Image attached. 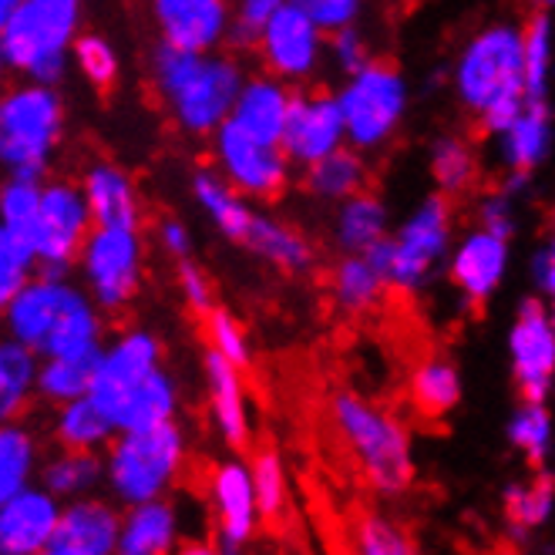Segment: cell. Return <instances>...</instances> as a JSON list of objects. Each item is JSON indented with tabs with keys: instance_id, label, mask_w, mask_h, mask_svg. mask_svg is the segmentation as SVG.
Wrapping results in <instances>:
<instances>
[{
	"instance_id": "obj_38",
	"label": "cell",
	"mask_w": 555,
	"mask_h": 555,
	"mask_svg": "<svg viewBox=\"0 0 555 555\" xmlns=\"http://www.w3.org/2000/svg\"><path fill=\"white\" fill-rule=\"evenodd\" d=\"M41 475V444L38 435L17 421H4L0 428V502L35 485Z\"/></svg>"
},
{
	"instance_id": "obj_26",
	"label": "cell",
	"mask_w": 555,
	"mask_h": 555,
	"mask_svg": "<svg viewBox=\"0 0 555 555\" xmlns=\"http://www.w3.org/2000/svg\"><path fill=\"white\" fill-rule=\"evenodd\" d=\"M243 249H249L256 259H263L270 270L286 273V276H307L317 267V246L310 243V236L297 230L293 222L263 209L256 212L249 233L243 240Z\"/></svg>"
},
{
	"instance_id": "obj_39",
	"label": "cell",
	"mask_w": 555,
	"mask_h": 555,
	"mask_svg": "<svg viewBox=\"0 0 555 555\" xmlns=\"http://www.w3.org/2000/svg\"><path fill=\"white\" fill-rule=\"evenodd\" d=\"M508 444L526 459V465L532 472L548 468V454H552V411L542 401H521L512 417H508V428H505Z\"/></svg>"
},
{
	"instance_id": "obj_18",
	"label": "cell",
	"mask_w": 555,
	"mask_h": 555,
	"mask_svg": "<svg viewBox=\"0 0 555 555\" xmlns=\"http://www.w3.org/2000/svg\"><path fill=\"white\" fill-rule=\"evenodd\" d=\"M81 293V283L72 276H51L38 273L30 283H24L11 300H4V331L8 337L27 344L30 350L44 353L48 340L54 337L57 323L72 310L75 297Z\"/></svg>"
},
{
	"instance_id": "obj_6",
	"label": "cell",
	"mask_w": 555,
	"mask_h": 555,
	"mask_svg": "<svg viewBox=\"0 0 555 555\" xmlns=\"http://www.w3.org/2000/svg\"><path fill=\"white\" fill-rule=\"evenodd\" d=\"M454 206L451 195L428 192L414 203V209L395 225L380 246H374L367 256L374 267L384 273L387 286L404 297L424 293L435 276L448 267V256L454 246Z\"/></svg>"
},
{
	"instance_id": "obj_53",
	"label": "cell",
	"mask_w": 555,
	"mask_h": 555,
	"mask_svg": "<svg viewBox=\"0 0 555 555\" xmlns=\"http://www.w3.org/2000/svg\"><path fill=\"white\" fill-rule=\"evenodd\" d=\"M529 276H532V286H535V297L555 317V222H552V230L545 233V240L539 243V249L532 253Z\"/></svg>"
},
{
	"instance_id": "obj_33",
	"label": "cell",
	"mask_w": 555,
	"mask_h": 555,
	"mask_svg": "<svg viewBox=\"0 0 555 555\" xmlns=\"http://www.w3.org/2000/svg\"><path fill=\"white\" fill-rule=\"evenodd\" d=\"M502 512L508 521V535L515 542H529V535L545 529L555 512V475L542 468L532 481H508L502 488Z\"/></svg>"
},
{
	"instance_id": "obj_24",
	"label": "cell",
	"mask_w": 555,
	"mask_h": 555,
	"mask_svg": "<svg viewBox=\"0 0 555 555\" xmlns=\"http://www.w3.org/2000/svg\"><path fill=\"white\" fill-rule=\"evenodd\" d=\"M78 182L94 216V225H132V230H142L145 209L139 182L125 166L112 158H94L81 169Z\"/></svg>"
},
{
	"instance_id": "obj_31",
	"label": "cell",
	"mask_w": 555,
	"mask_h": 555,
	"mask_svg": "<svg viewBox=\"0 0 555 555\" xmlns=\"http://www.w3.org/2000/svg\"><path fill=\"white\" fill-rule=\"evenodd\" d=\"M387 289L390 286L384 273L374 267V259L367 253H340V259L331 270V300L347 317L371 313Z\"/></svg>"
},
{
	"instance_id": "obj_34",
	"label": "cell",
	"mask_w": 555,
	"mask_h": 555,
	"mask_svg": "<svg viewBox=\"0 0 555 555\" xmlns=\"http://www.w3.org/2000/svg\"><path fill=\"white\" fill-rule=\"evenodd\" d=\"M462 395H465L462 374L448 357H424L408 377V398L414 411L428 421L448 417L462 404Z\"/></svg>"
},
{
	"instance_id": "obj_1",
	"label": "cell",
	"mask_w": 555,
	"mask_h": 555,
	"mask_svg": "<svg viewBox=\"0 0 555 555\" xmlns=\"http://www.w3.org/2000/svg\"><path fill=\"white\" fill-rule=\"evenodd\" d=\"M118 431H142L179 417V384L166 367V347L145 326H128L105 340L91 377V395Z\"/></svg>"
},
{
	"instance_id": "obj_8",
	"label": "cell",
	"mask_w": 555,
	"mask_h": 555,
	"mask_svg": "<svg viewBox=\"0 0 555 555\" xmlns=\"http://www.w3.org/2000/svg\"><path fill=\"white\" fill-rule=\"evenodd\" d=\"M189 441L179 421L142 431H118L105 448V485L121 508L166 499L182 475Z\"/></svg>"
},
{
	"instance_id": "obj_22",
	"label": "cell",
	"mask_w": 555,
	"mask_h": 555,
	"mask_svg": "<svg viewBox=\"0 0 555 555\" xmlns=\"http://www.w3.org/2000/svg\"><path fill=\"white\" fill-rule=\"evenodd\" d=\"M209 502L216 515V532L222 542L246 545L256 535L259 526V502H256V485L253 468L240 459H225L209 475Z\"/></svg>"
},
{
	"instance_id": "obj_2",
	"label": "cell",
	"mask_w": 555,
	"mask_h": 555,
	"mask_svg": "<svg viewBox=\"0 0 555 555\" xmlns=\"http://www.w3.org/2000/svg\"><path fill=\"white\" fill-rule=\"evenodd\" d=\"M236 51H185L155 44L149 54V81L172 125L189 139H212L233 118L246 81Z\"/></svg>"
},
{
	"instance_id": "obj_28",
	"label": "cell",
	"mask_w": 555,
	"mask_h": 555,
	"mask_svg": "<svg viewBox=\"0 0 555 555\" xmlns=\"http://www.w3.org/2000/svg\"><path fill=\"white\" fill-rule=\"evenodd\" d=\"M182 535V512L172 495L125 508L115 555H172Z\"/></svg>"
},
{
	"instance_id": "obj_35",
	"label": "cell",
	"mask_w": 555,
	"mask_h": 555,
	"mask_svg": "<svg viewBox=\"0 0 555 555\" xmlns=\"http://www.w3.org/2000/svg\"><path fill=\"white\" fill-rule=\"evenodd\" d=\"M38 377L41 353L14 337H4V344H0V417H24L27 404L38 398Z\"/></svg>"
},
{
	"instance_id": "obj_7",
	"label": "cell",
	"mask_w": 555,
	"mask_h": 555,
	"mask_svg": "<svg viewBox=\"0 0 555 555\" xmlns=\"http://www.w3.org/2000/svg\"><path fill=\"white\" fill-rule=\"evenodd\" d=\"M64 98L54 85L17 78L0 98V166L11 179L48 182L64 142Z\"/></svg>"
},
{
	"instance_id": "obj_42",
	"label": "cell",
	"mask_w": 555,
	"mask_h": 555,
	"mask_svg": "<svg viewBox=\"0 0 555 555\" xmlns=\"http://www.w3.org/2000/svg\"><path fill=\"white\" fill-rule=\"evenodd\" d=\"M38 273H41V256H38L35 233L0 225V304L11 300Z\"/></svg>"
},
{
	"instance_id": "obj_20",
	"label": "cell",
	"mask_w": 555,
	"mask_h": 555,
	"mask_svg": "<svg viewBox=\"0 0 555 555\" xmlns=\"http://www.w3.org/2000/svg\"><path fill=\"white\" fill-rule=\"evenodd\" d=\"M61 508L44 485H30L0 502V555H38L54 545Z\"/></svg>"
},
{
	"instance_id": "obj_44",
	"label": "cell",
	"mask_w": 555,
	"mask_h": 555,
	"mask_svg": "<svg viewBox=\"0 0 555 555\" xmlns=\"http://www.w3.org/2000/svg\"><path fill=\"white\" fill-rule=\"evenodd\" d=\"M203 334H206V350H216L219 357H225V361L243 367V371L253 364L249 334L240 323V317H233L230 310L216 307L209 317H203Z\"/></svg>"
},
{
	"instance_id": "obj_23",
	"label": "cell",
	"mask_w": 555,
	"mask_h": 555,
	"mask_svg": "<svg viewBox=\"0 0 555 555\" xmlns=\"http://www.w3.org/2000/svg\"><path fill=\"white\" fill-rule=\"evenodd\" d=\"M125 526V508L105 495H85L64 502L54 545L75 555H115Z\"/></svg>"
},
{
	"instance_id": "obj_46",
	"label": "cell",
	"mask_w": 555,
	"mask_h": 555,
	"mask_svg": "<svg viewBox=\"0 0 555 555\" xmlns=\"http://www.w3.org/2000/svg\"><path fill=\"white\" fill-rule=\"evenodd\" d=\"M357 555H417L414 542L408 539V532L401 526H395L384 515H367L357 526Z\"/></svg>"
},
{
	"instance_id": "obj_45",
	"label": "cell",
	"mask_w": 555,
	"mask_h": 555,
	"mask_svg": "<svg viewBox=\"0 0 555 555\" xmlns=\"http://www.w3.org/2000/svg\"><path fill=\"white\" fill-rule=\"evenodd\" d=\"M253 485H256V502L263 518H280L286 508V468L276 451H256L253 454Z\"/></svg>"
},
{
	"instance_id": "obj_43",
	"label": "cell",
	"mask_w": 555,
	"mask_h": 555,
	"mask_svg": "<svg viewBox=\"0 0 555 555\" xmlns=\"http://www.w3.org/2000/svg\"><path fill=\"white\" fill-rule=\"evenodd\" d=\"M72 68L94 88V91H112L118 85L121 64L115 44L98 35V30H81L75 48H72Z\"/></svg>"
},
{
	"instance_id": "obj_12",
	"label": "cell",
	"mask_w": 555,
	"mask_h": 555,
	"mask_svg": "<svg viewBox=\"0 0 555 555\" xmlns=\"http://www.w3.org/2000/svg\"><path fill=\"white\" fill-rule=\"evenodd\" d=\"M91 230H94V216L88 209L81 182L48 179L41 185V206H38V219H35L41 273L72 276Z\"/></svg>"
},
{
	"instance_id": "obj_48",
	"label": "cell",
	"mask_w": 555,
	"mask_h": 555,
	"mask_svg": "<svg viewBox=\"0 0 555 555\" xmlns=\"http://www.w3.org/2000/svg\"><path fill=\"white\" fill-rule=\"evenodd\" d=\"M371 61H374V51L361 27H344L337 35H326V64H331L340 81L364 72Z\"/></svg>"
},
{
	"instance_id": "obj_56",
	"label": "cell",
	"mask_w": 555,
	"mask_h": 555,
	"mask_svg": "<svg viewBox=\"0 0 555 555\" xmlns=\"http://www.w3.org/2000/svg\"><path fill=\"white\" fill-rule=\"evenodd\" d=\"M38 555H75V552H68V548H61V545H51V548H44V552H38Z\"/></svg>"
},
{
	"instance_id": "obj_37",
	"label": "cell",
	"mask_w": 555,
	"mask_h": 555,
	"mask_svg": "<svg viewBox=\"0 0 555 555\" xmlns=\"http://www.w3.org/2000/svg\"><path fill=\"white\" fill-rule=\"evenodd\" d=\"M428 172L438 192L444 195H465L478 185L481 176V155L472 145V139L459 132H444L428 149Z\"/></svg>"
},
{
	"instance_id": "obj_40",
	"label": "cell",
	"mask_w": 555,
	"mask_h": 555,
	"mask_svg": "<svg viewBox=\"0 0 555 555\" xmlns=\"http://www.w3.org/2000/svg\"><path fill=\"white\" fill-rule=\"evenodd\" d=\"M98 357H41V377H38V401L61 408L68 401L91 395V377L98 367Z\"/></svg>"
},
{
	"instance_id": "obj_9",
	"label": "cell",
	"mask_w": 555,
	"mask_h": 555,
	"mask_svg": "<svg viewBox=\"0 0 555 555\" xmlns=\"http://www.w3.org/2000/svg\"><path fill=\"white\" fill-rule=\"evenodd\" d=\"M337 102L347 125V145L377 155L401 135L411 112V85L398 64L374 57L364 72L340 81Z\"/></svg>"
},
{
	"instance_id": "obj_19",
	"label": "cell",
	"mask_w": 555,
	"mask_h": 555,
	"mask_svg": "<svg viewBox=\"0 0 555 555\" xmlns=\"http://www.w3.org/2000/svg\"><path fill=\"white\" fill-rule=\"evenodd\" d=\"M495 145V162L502 166L505 179L502 185L512 195H521L532 176L545 166L552 145H555V118L548 102H529L521 115L492 139Z\"/></svg>"
},
{
	"instance_id": "obj_14",
	"label": "cell",
	"mask_w": 555,
	"mask_h": 555,
	"mask_svg": "<svg viewBox=\"0 0 555 555\" xmlns=\"http://www.w3.org/2000/svg\"><path fill=\"white\" fill-rule=\"evenodd\" d=\"M505 347L518 401L548 404L555 387V317L535 293L515 307Z\"/></svg>"
},
{
	"instance_id": "obj_21",
	"label": "cell",
	"mask_w": 555,
	"mask_h": 555,
	"mask_svg": "<svg viewBox=\"0 0 555 555\" xmlns=\"http://www.w3.org/2000/svg\"><path fill=\"white\" fill-rule=\"evenodd\" d=\"M203 387L212 428L225 448L243 451L253 441V421H249V395L243 384V367L230 364L216 350L203 353Z\"/></svg>"
},
{
	"instance_id": "obj_55",
	"label": "cell",
	"mask_w": 555,
	"mask_h": 555,
	"mask_svg": "<svg viewBox=\"0 0 555 555\" xmlns=\"http://www.w3.org/2000/svg\"><path fill=\"white\" fill-rule=\"evenodd\" d=\"M21 8V0H0V21H8Z\"/></svg>"
},
{
	"instance_id": "obj_10",
	"label": "cell",
	"mask_w": 555,
	"mask_h": 555,
	"mask_svg": "<svg viewBox=\"0 0 555 555\" xmlns=\"http://www.w3.org/2000/svg\"><path fill=\"white\" fill-rule=\"evenodd\" d=\"M78 283L108 317L125 313L145 286V240L132 225H94L81 256Z\"/></svg>"
},
{
	"instance_id": "obj_11",
	"label": "cell",
	"mask_w": 555,
	"mask_h": 555,
	"mask_svg": "<svg viewBox=\"0 0 555 555\" xmlns=\"http://www.w3.org/2000/svg\"><path fill=\"white\" fill-rule=\"evenodd\" d=\"M209 145H212V169L230 179L256 206L276 203L293 185V176H297V169H293V162L280 145L243 132L236 121H225L209 139Z\"/></svg>"
},
{
	"instance_id": "obj_25",
	"label": "cell",
	"mask_w": 555,
	"mask_h": 555,
	"mask_svg": "<svg viewBox=\"0 0 555 555\" xmlns=\"http://www.w3.org/2000/svg\"><path fill=\"white\" fill-rule=\"evenodd\" d=\"M293 98H297V88H289L286 81L273 78L270 72H256L243 81V91L236 98V108H233L230 121H236L243 132H249L256 139L280 145L289 112H293Z\"/></svg>"
},
{
	"instance_id": "obj_41",
	"label": "cell",
	"mask_w": 555,
	"mask_h": 555,
	"mask_svg": "<svg viewBox=\"0 0 555 555\" xmlns=\"http://www.w3.org/2000/svg\"><path fill=\"white\" fill-rule=\"evenodd\" d=\"M521 51H526V91L529 102H548L555 72V27L548 11H535L521 24Z\"/></svg>"
},
{
	"instance_id": "obj_4",
	"label": "cell",
	"mask_w": 555,
	"mask_h": 555,
	"mask_svg": "<svg viewBox=\"0 0 555 555\" xmlns=\"http://www.w3.org/2000/svg\"><path fill=\"white\" fill-rule=\"evenodd\" d=\"M85 0H21L0 21V64L24 81L61 88L72 72V48L81 35Z\"/></svg>"
},
{
	"instance_id": "obj_5",
	"label": "cell",
	"mask_w": 555,
	"mask_h": 555,
	"mask_svg": "<svg viewBox=\"0 0 555 555\" xmlns=\"http://www.w3.org/2000/svg\"><path fill=\"white\" fill-rule=\"evenodd\" d=\"M331 421L377 495L398 499L414 485L411 431L401 417L361 398L357 390H337L331 398Z\"/></svg>"
},
{
	"instance_id": "obj_17",
	"label": "cell",
	"mask_w": 555,
	"mask_h": 555,
	"mask_svg": "<svg viewBox=\"0 0 555 555\" xmlns=\"http://www.w3.org/2000/svg\"><path fill=\"white\" fill-rule=\"evenodd\" d=\"M145 8L162 44L185 51L230 48L233 0H145Z\"/></svg>"
},
{
	"instance_id": "obj_50",
	"label": "cell",
	"mask_w": 555,
	"mask_h": 555,
	"mask_svg": "<svg viewBox=\"0 0 555 555\" xmlns=\"http://www.w3.org/2000/svg\"><path fill=\"white\" fill-rule=\"evenodd\" d=\"M176 283H179V297L182 304L195 313V317H209L219 304H216V286L209 280V273L195 263V259H185V263H176Z\"/></svg>"
},
{
	"instance_id": "obj_27",
	"label": "cell",
	"mask_w": 555,
	"mask_h": 555,
	"mask_svg": "<svg viewBox=\"0 0 555 555\" xmlns=\"http://www.w3.org/2000/svg\"><path fill=\"white\" fill-rule=\"evenodd\" d=\"M189 192H192L195 209L206 216V222L212 225V230L222 240L243 246V240L249 233V225H253L259 206L253 199H246V195L230 179H225V176H219L212 166L192 172Z\"/></svg>"
},
{
	"instance_id": "obj_47",
	"label": "cell",
	"mask_w": 555,
	"mask_h": 555,
	"mask_svg": "<svg viewBox=\"0 0 555 555\" xmlns=\"http://www.w3.org/2000/svg\"><path fill=\"white\" fill-rule=\"evenodd\" d=\"M41 185L44 182H27V179H4L0 185V225H14V230L35 233V219L41 206Z\"/></svg>"
},
{
	"instance_id": "obj_51",
	"label": "cell",
	"mask_w": 555,
	"mask_h": 555,
	"mask_svg": "<svg viewBox=\"0 0 555 555\" xmlns=\"http://www.w3.org/2000/svg\"><path fill=\"white\" fill-rule=\"evenodd\" d=\"M289 4H297L326 35L357 27V21L364 14V0H289Z\"/></svg>"
},
{
	"instance_id": "obj_57",
	"label": "cell",
	"mask_w": 555,
	"mask_h": 555,
	"mask_svg": "<svg viewBox=\"0 0 555 555\" xmlns=\"http://www.w3.org/2000/svg\"><path fill=\"white\" fill-rule=\"evenodd\" d=\"M532 4H535V11H552L555 0H532Z\"/></svg>"
},
{
	"instance_id": "obj_29",
	"label": "cell",
	"mask_w": 555,
	"mask_h": 555,
	"mask_svg": "<svg viewBox=\"0 0 555 555\" xmlns=\"http://www.w3.org/2000/svg\"><path fill=\"white\" fill-rule=\"evenodd\" d=\"M390 233H395V225H390V209L371 189L357 192L340 206H334L331 240L340 253H371Z\"/></svg>"
},
{
	"instance_id": "obj_32",
	"label": "cell",
	"mask_w": 555,
	"mask_h": 555,
	"mask_svg": "<svg viewBox=\"0 0 555 555\" xmlns=\"http://www.w3.org/2000/svg\"><path fill=\"white\" fill-rule=\"evenodd\" d=\"M38 481L57 502H75L94 495L105 485V451H68L57 448L44 459Z\"/></svg>"
},
{
	"instance_id": "obj_3",
	"label": "cell",
	"mask_w": 555,
	"mask_h": 555,
	"mask_svg": "<svg viewBox=\"0 0 555 555\" xmlns=\"http://www.w3.org/2000/svg\"><path fill=\"white\" fill-rule=\"evenodd\" d=\"M448 78L462 112L475 118L488 139L505 132L529 105L521 24L492 21L478 27L454 54Z\"/></svg>"
},
{
	"instance_id": "obj_54",
	"label": "cell",
	"mask_w": 555,
	"mask_h": 555,
	"mask_svg": "<svg viewBox=\"0 0 555 555\" xmlns=\"http://www.w3.org/2000/svg\"><path fill=\"white\" fill-rule=\"evenodd\" d=\"M172 555H243V545H233V542H222L212 545L206 539H192V542H179V548Z\"/></svg>"
},
{
	"instance_id": "obj_52",
	"label": "cell",
	"mask_w": 555,
	"mask_h": 555,
	"mask_svg": "<svg viewBox=\"0 0 555 555\" xmlns=\"http://www.w3.org/2000/svg\"><path fill=\"white\" fill-rule=\"evenodd\" d=\"M152 240L162 253L172 259V263H185V259H192V249H195L192 230H189V222L179 216H158L152 225Z\"/></svg>"
},
{
	"instance_id": "obj_36",
	"label": "cell",
	"mask_w": 555,
	"mask_h": 555,
	"mask_svg": "<svg viewBox=\"0 0 555 555\" xmlns=\"http://www.w3.org/2000/svg\"><path fill=\"white\" fill-rule=\"evenodd\" d=\"M118 428L112 417L98 408L91 398H78L54 408L51 417V438L57 448L68 451H105L115 441Z\"/></svg>"
},
{
	"instance_id": "obj_16",
	"label": "cell",
	"mask_w": 555,
	"mask_h": 555,
	"mask_svg": "<svg viewBox=\"0 0 555 555\" xmlns=\"http://www.w3.org/2000/svg\"><path fill=\"white\" fill-rule=\"evenodd\" d=\"M512 267V240L472 225L465 236L454 240L444 276L468 307H485L505 286Z\"/></svg>"
},
{
	"instance_id": "obj_30",
	"label": "cell",
	"mask_w": 555,
	"mask_h": 555,
	"mask_svg": "<svg viewBox=\"0 0 555 555\" xmlns=\"http://www.w3.org/2000/svg\"><path fill=\"white\" fill-rule=\"evenodd\" d=\"M364 152H357L353 145H344L340 152L320 158L317 166L304 169L300 179H304V189L313 195L317 203H331V206H340L350 195L364 192L367 182H371V166H367Z\"/></svg>"
},
{
	"instance_id": "obj_15",
	"label": "cell",
	"mask_w": 555,
	"mask_h": 555,
	"mask_svg": "<svg viewBox=\"0 0 555 555\" xmlns=\"http://www.w3.org/2000/svg\"><path fill=\"white\" fill-rule=\"evenodd\" d=\"M347 145V125L337 102V91L326 88H297L293 112L286 121V132L280 149L293 162V169L304 172L317 166L320 158L334 155Z\"/></svg>"
},
{
	"instance_id": "obj_49",
	"label": "cell",
	"mask_w": 555,
	"mask_h": 555,
	"mask_svg": "<svg viewBox=\"0 0 555 555\" xmlns=\"http://www.w3.org/2000/svg\"><path fill=\"white\" fill-rule=\"evenodd\" d=\"M515 199H518V195H512L505 185L481 192L478 203H475V225H481V230H492V233H499L505 240H515V233H518Z\"/></svg>"
},
{
	"instance_id": "obj_13",
	"label": "cell",
	"mask_w": 555,
	"mask_h": 555,
	"mask_svg": "<svg viewBox=\"0 0 555 555\" xmlns=\"http://www.w3.org/2000/svg\"><path fill=\"white\" fill-rule=\"evenodd\" d=\"M263 72L289 88H310L326 64V30H320L297 4H286L267 21L256 44Z\"/></svg>"
}]
</instances>
